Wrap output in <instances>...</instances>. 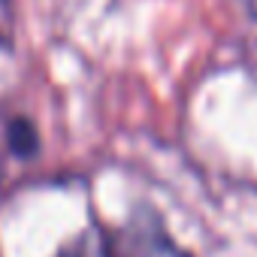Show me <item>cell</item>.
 <instances>
[{
	"label": "cell",
	"instance_id": "6da1fadb",
	"mask_svg": "<svg viewBox=\"0 0 257 257\" xmlns=\"http://www.w3.org/2000/svg\"><path fill=\"white\" fill-rule=\"evenodd\" d=\"M115 257H191L164 227L161 215L152 209H137L124 227L112 230Z\"/></svg>",
	"mask_w": 257,
	"mask_h": 257
},
{
	"label": "cell",
	"instance_id": "7a4b0ae2",
	"mask_svg": "<svg viewBox=\"0 0 257 257\" xmlns=\"http://www.w3.org/2000/svg\"><path fill=\"white\" fill-rule=\"evenodd\" d=\"M58 257H115L112 254V230H85L73 242H67Z\"/></svg>",
	"mask_w": 257,
	"mask_h": 257
}]
</instances>
